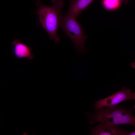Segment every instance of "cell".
<instances>
[{"instance_id": "6da1fadb", "label": "cell", "mask_w": 135, "mask_h": 135, "mask_svg": "<svg viewBox=\"0 0 135 135\" xmlns=\"http://www.w3.org/2000/svg\"><path fill=\"white\" fill-rule=\"evenodd\" d=\"M51 0L52 4L48 6L37 0L36 5L38 9L34 13L38 15L40 24L49 35L50 39L58 44L60 41V36L57 34L58 29L63 17L61 10L65 2L62 0Z\"/></svg>"}, {"instance_id": "7a4b0ae2", "label": "cell", "mask_w": 135, "mask_h": 135, "mask_svg": "<svg viewBox=\"0 0 135 135\" xmlns=\"http://www.w3.org/2000/svg\"><path fill=\"white\" fill-rule=\"evenodd\" d=\"M132 109H126L118 105L103 108L93 113H86L90 124L100 122L117 125L130 124L135 128V116Z\"/></svg>"}, {"instance_id": "3957f363", "label": "cell", "mask_w": 135, "mask_h": 135, "mask_svg": "<svg viewBox=\"0 0 135 135\" xmlns=\"http://www.w3.org/2000/svg\"><path fill=\"white\" fill-rule=\"evenodd\" d=\"M59 28L64 31L65 35L68 36L74 43L78 53H84L86 49L84 42L88 36L84 34L82 27L73 17H62Z\"/></svg>"}, {"instance_id": "277c9868", "label": "cell", "mask_w": 135, "mask_h": 135, "mask_svg": "<svg viewBox=\"0 0 135 135\" xmlns=\"http://www.w3.org/2000/svg\"><path fill=\"white\" fill-rule=\"evenodd\" d=\"M131 100H132V93L130 90L124 86L116 93L95 102L94 108L96 111L103 107L114 106L123 101Z\"/></svg>"}, {"instance_id": "5b68a950", "label": "cell", "mask_w": 135, "mask_h": 135, "mask_svg": "<svg viewBox=\"0 0 135 135\" xmlns=\"http://www.w3.org/2000/svg\"><path fill=\"white\" fill-rule=\"evenodd\" d=\"M90 134L92 135H125L126 130L117 125L100 123L93 127H89Z\"/></svg>"}, {"instance_id": "8992f818", "label": "cell", "mask_w": 135, "mask_h": 135, "mask_svg": "<svg viewBox=\"0 0 135 135\" xmlns=\"http://www.w3.org/2000/svg\"><path fill=\"white\" fill-rule=\"evenodd\" d=\"M94 0H69V5L65 16H70L76 19Z\"/></svg>"}, {"instance_id": "52a82bcc", "label": "cell", "mask_w": 135, "mask_h": 135, "mask_svg": "<svg viewBox=\"0 0 135 135\" xmlns=\"http://www.w3.org/2000/svg\"><path fill=\"white\" fill-rule=\"evenodd\" d=\"M13 53L17 58L31 60L33 58L32 48L22 42L20 40H14L12 42Z\"/></svg>"}, {"instance_id": "ba28073f", "label": "cell", "mask_w": 135, "mask_h": 135, "mask_svg": "<svg viewBox=\"0 0 135 135\" xmlns=\"http://www.w3.org/2000/svg\"><path fill=\"white\" fill-rule=\"evenodd\" d=\"M122 2L121 0H102V4L106 10L113 11L118 9Z\"/></svg>"}, {"instance_id": "9c48e42d", "label": "cell", "mask_w": 135, "mask_h": 135, "mask_svg": "<svg viewBox=\"0 0 135 135\" xmlns=\"http://www.w3.org/2000/svg\"><path fill=\"white\" fill-rule=\"evenodd\" d=\"M125 135H135V130L132 132H129L127 130L125 133Z\"/></svg>"}, {"instance_id": "30bf717a", "label": "cell", "mask_w": 135, "mask_h": 135, "mask_svg": "<svg viewBox=\"0 0 135 135\" xmlns=\"http://www.w3.org/2000/svg\"><path fill=\"white\" fill-rule=\"evenodd\" d=\"M131 66L132 68L135 69V60L131 63Z\"/></svg>"}, {"instance_id": "8fae6325", "label": "cell", "mask_w": 135, "mask_h": 135, "mask_svg": "<svg viewBox=\"0 0 135 135\" xmlns=\"http://www.w3.org/2000/svg\"><path fill=\"white\" fill-rule=\"evenodd\" d=\"M132 99L134 100L135 99V92L132 93Z\"/></svg>"}, {"instance_id": "7c38bea8", "label": "cell", "mask_w": 135, "mask_h": 135, "mask_svg": "<svg viewBox=\"0 0 135 135\" xmlns=\"http://www.w3.org/2000/svg\"><path fill=\"white\" fill-rule=\"evenodd\" d=\"M122 2H124L125 3L127 4L129 0H121Z\"/></svg>"}, {"instance_id": "4fadbf2b", "label": "cell", "mask_w": 135, "mask_h": 135, "mask_svg": "<svg viewBox=\"0 0 135 135\" xmlns=\"http://www.w3.org/2000/svg\"><path fill=\"white\" fill-rule=\"evenodd\" d=\"M23 135H28V133L26 132H24L23 133Z\"/></svg>"}, {"instance_id": "5bb4252c", "label": "cell", "mask_w": 135, "mask_h": 135, "mask_svg": "<svg viewBox=\"0 0 135 135\" xmlns=\"http://www.w3.org/2000/svg\"><path fill=\"white\" fill-rule=\"evenodd\" d=\"M134 100H135V99ZM134 109H135V104H134Z\"/></svg>"}]
</instances>
